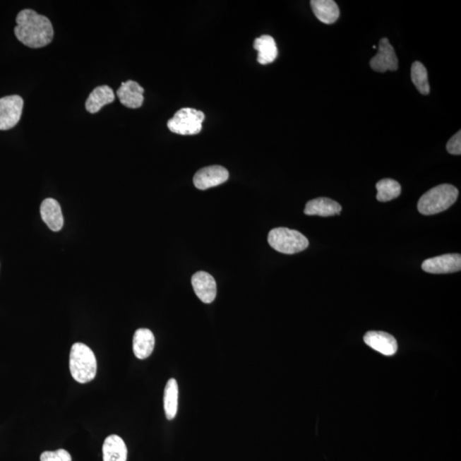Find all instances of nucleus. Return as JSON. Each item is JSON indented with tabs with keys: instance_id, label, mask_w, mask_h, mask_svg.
Segmentation results:
<instances>
[{
	"instance_id": "obj_1",
	"label": "nucleus",
	"mask_w": 461,
	"mask_h": 461,
	"mask_svg": "<svg viewBox=\"0 0 461 461\" xmlns=\"http://www.w3.org/2000/svg\"><path fill=\"white\" fill-rule=\"evenodd\" d=\"M16 22L15 35L26 47L42 48L52 42L54 31L47 16L40 15L34 10L26 9L19 12Z\"/></svg>"
},
{
	"instance_id": "obj_2",
	"label": "nucleus",
	"mask_w": 461,
	"mask_h": 461,
	"mask_svg": "<svg viewBox=\"0 0 461 461\" xmlns=\"http://www.w3.org/2000/svg\"><path fill=\"white\" fill-rule=\"evenodd\" d=\"M69 370L73 378L80 383H87L95 378L97 360L88 346L83 342L73 345L69 354Z\"/></svg>"
},
{
	"instance_id": "obj_3",
	"label": "nucleus",
	"mask_w": 461,
	"mask_h": 461,
	"mask_svg": "<svg viewBox=\"0 0 461 461\" xmlns=\"http://www.w3.org/2000/svg\"><path fill=\"white\" fill-rule=\"evenodd\" d=\"M459 191L450 184L433 187L420 198L418 210L424 215H432L445 211L456 202Z\"/></svg>"
},
{
	"instance_id": "obj_4",
	"label": "nucleus",
	"mask_w": 461,
	"mask_h": 461,
	"mask_svg": "<svg viewBox=\"0 0 461 461\" xmlns=\"http://www.w3.org/2000/svg\"><path fill=\"white\" fill-rule=\"evenodd\" d=\"M268 241L275 251L287 255L304 251L309 246L308 239L300 232L285 227L269 232Z\"/></svg>"
},
{
	"instance_id": "obj_5",
	"label": "nucleus",
	"mask_w": 461,
	"mask_h": 461,
	"mask_svg": "<svg viewBox=\"0 0 461 461\" xmlns=\"http://www.w3.org/2000/svg\"><path fill=\"white\" fill-rule=\"evenodd\" d=\"M205 118V114L200 110L183 108L169 120L168 128L179 136H195L201 132Z\"/></svg>"
},
{
	"instance_id": "obj_6",
	"label": "nucleus",
	"mask_w": 461,
	"mask_h": 461,
	"mask_svg": "<svg viewBox=\"0 0 461 461\" xmlns=\"http://www.w3.org/2000/svg\"><path fill=\"white\" fill-rule=\"evenodd\" d=\"M23 109V100L19 95L0 99V130L13 128L21 119Z\"/></svg>"
},
{
	"instance_id": "obj_7",
	"label": "nucleus",
	"mask_w": 461,
	"mask_h": 461,
	"mask_svg": "<svg viewBox=\"0 0 461 461\" xmlns=\"http://www.w3.org/2000/svg\"><path fill=\"white\" fill-rule=\"evenodd\" d=\"M370 66L379 73L397 71V56L388 39L383 38L379 42L378 52L371 59Z\"/></svg>"
},
{
	"instance_id": "obj_8",
	"label": "nucleus",
	"mask_w": 461,
	"mask_h": 461,
	"mask_svg": "<svg viewBox=\"0 0 461 461\" xmlns=\"http://www.w3.org/2000/svg\"><path fill=\"white\" fill-rule=\"evenodd\" d=\"M229 178V173L222 166L206 167L194 175V186L199 190H207L222 185Z\"/></svg>"
},
{
	"instance_id": "obj_9",
	"label": "nucleus",
	"mask_w": 461,
	"mask_h": 461,
	"mask_svg": "<svg viewBox=\"0 0 461 461\" xmlns=\"http://www.w3.org/2000/svg\"><path fill=\"white\" fill-rule=\"evenodd\" d=\"M424 271L434 275L452 273L460 271L461 256L460 254H447L427 259L422 263Z\"/></svg>"
},
{
	"instance_id": "obj_10",
	"label": "nucleus",
	"mask_w": 461,
	"mask_h": 461,
	"mask_svg": "<svg viewBox=\"0 0 461 461\" xmlns=\"http://www.w3.org/2000/svg\"><path fill=\"white\" fill-rule=\"evenodd\" d=\"M191 284L196 295L203 303H213L217 293V287L213 277L210 273L200 271L196 273L191 278Z\"/></svg>"
},
{
	"instance_id": "obj_11",
	"label": "nucleus",
	"mask_w": 461,
	"mask_h": 461,
	"mask_svg": "<svg viewBox=\"0 0 461 461\" xmlns=\"http://www.w3.org/2000/svg\"><path fill=\"white\" fill-rule=\"evenodd\" d=\"M364 342L370 348L376 350L383 356H393L397 352V340L393 335L385 332L372 330V332L366 333L364 336Z\"/></svg>"
},
{
	"instance_id": "obj_12",
	"label": "nucleus",
	"mask_w": 461,
	"mask_h": 461,
	"mask_svg": "<svg viewBox=\"0 0 461 461\" xmlns=\"http://www.w3.org/2000/svg\"><path fill=\"white\" fill-rule=\"evenodd\" d=\"M144 88L136 81L128 80L121 83L120 88L117 90L116 95L126 107L138 109L141 107L144 102Z\"/></svg>"
},
{
	"instance_id": "obj_13",
	"label": "nucleus",
	"mask_w": 461,
	"mask_h": 461,
	"mask_svg": "<svg viewBox=\"0 0 461 461\" xmlns=\"http://www.w3.org/2000/svg\"><path fill=\"white\" fill-rule=\"evenodd\" d=\"M40 215L43 222L53 232H59L64 227V215L62 209L56 200L44 199L40 206Z\"/></svg>"
},
{
	"instance_id": "obj_14",
	"label": "nucleus",
	"mask_w": 461,
	"mask_h": 461,
	"mask_svg": "<svg viewBox=\"0 0 461 461\" xmlns=\"http://www.w3.org/2000/svg\"><path fill=\"white\" fill-rule=\"evenodd\" d=\"M155 348V337L152 330L140 328L134 333L133 349L136 357L140 360H145L152 354Z\"/></svg>"
},
{
	"instance_id": "obj_15",
	"label": "nucleus",
	"mask_w": 461,
	"mask_h": 461,
	"mask_svg": "<svg viewBox=\"0 0 461 461\" xmlns=\"http://www.w3.org/2000/svg\"><path fill=\"white\" fill-rule=\"evenodd\" d=\"M341 211L342 206L337 202L328 198H319L307 203L304 214L328 217V216L340 215Z\"/></svg>"
},
{
	"instance_id": "obj_16",
	"label": "nucleus",
	"mask_w": 461,
	"mask_h": 461,
	"mask_svg": "<svg viewBox=\"0 0 461 461\" xmlns=\"http://www.w3.org/2000/svg\"><path fill=\"white\" fill-rule=\"evenodd\" d=\"M115 101V95L113 90L109 85H100L96 88L90 93L87 102H85V109L89 113L95 114L104 107V106L113 103Z\"/></svg>"
},
{
	"instance_id": "obj_17",
	"label": "nucleus",
	"mask_w": 461,
	"mask_h": 461,
	"mask_svg": "<svg viewBox=\"0 0 461 461\" xmlns=\"http://www.w3.org/2000/svg\"><path fill=\"white\" fill-rule=\"evenodd\" d=\"M128 448L124 439L117 435H110L103 444L104 461H126Z\"/></svg>"
},
{
	"instance_id": "obj_18",
	"label": "nucleus",
	"mask_w": 461,
	"mask_h": 461,
	"mask_svg": "<svg viewBox=\"0 0 461 461\" xmlns=\"http://www.w3.org/2000/svg\"><path fill=\"white\" fill-rule=\"evenodd\" d=\"M310 5L313 14L321 23L333 24L340 18V8L333 0H312Z\"/></svg>"
},
{
	"instance_id": "obj_19",
	"label": "nucleus",
	"mask_w": 461,
	"mask_h": 461,
	"mask_svg": "<svg viewBox=\"0 0 461 461\" xmlns=\"http://www.w3.org/2000/svg\"><path fill=\"white\" fill-rule=\"evenodd\" d=\"M254 48L258 52L257 61L261 64H271L278 56V48H277L275 40L272 36L263 35L256 39Z\"/></svg>"
},
{
	"instance_id": "obj_20",
	"label": "nucleus",
	"mask_w": 461,
	"mask_h": 461,
	"mask_svg": "<svg viewBox=\"0 0 461 461\" xmlns=\"http://www.w3.org/2000/svg\"><path fill=\"white\" fill-rule=\"evenodd\" d=\"M179 387L174 378H170L164 390V411L167 419L172 420L178 412Z\"/></svg>"
},
{
	"instance_id": "obj_21",
	"label": "nucleus",
	"mask_w": 461,
	"mask_h": 461,
	"mask_svg": "<svg viewBox=\"0 0 461 461\" xmlns=\"http://www.w3.org/2000/svg\"><path fill=\"white\" fill-rule=\"evenodd\" d=\"M377 199L379 202H388L399 197L402 186L397 181L391 179H383L376 185Z\"/></svg>"
},
{
	"instance_id": "obj_22",
	"label": "nucleus",
	"mask_w": 461,
	"mask_h": 461,
	"mask_svg": "<svg viewBox=\"0 0 461 461\" xmlns=\"http://www.w3.org/2000/svg\"><path fill=\"white\" fill-rule=\"evenodd\" d=\"M411 78L415 88L423 95H428L430 92V84L428 81L426 68L420 62H414L412 65Z\"/></svg>"
},
{
	"instance_id": "obj_23",
	"label": "nucleus",
	"mask_w": 461,
	"mask_h": 461,
	"mask_svg": "<svg viewBox=\"0 0 461 461\" xmlns=\"http://www.w3.org/2000/svg\"><path fill=\"white\" fill-rule=\"evenodd\" d=\"M40 461H72V457L65 450L46 451L40 455Z\"/></svg>"
},
{
	"instance_id": "obj_24",
	"label": "nucleus",
	"mask_w": 461,
	"mask_h": 461,
	"mask_svg": "<svg viewBox=\"0 0 461 461\" xmlns=\"http://www.w3.org/2000/svg\"><path fill=\"white\" fill-rule=\"evenodd\" d=\"M447 150L448 153L460 156L461 153V132L455 133L447 144Z\"/></svg>"
}]
</instances>
